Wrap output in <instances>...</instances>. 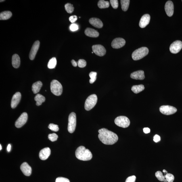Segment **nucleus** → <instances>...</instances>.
Returning <instances> with one entry per match:
<instances>
[{"label": "nucleus", "mask_w": 182, "mask_h": 182, "mask_svg": "<svg viewBox=\"0 0 182 182\" xmlns=\"http://www.w3.org/2000/svg\"><path fill=\"white\" fill-rule=\"evenodd\" d=\"M0 147H1V148H0V150H1L2 149V147L1 145H0Z\"/></svg>", "instance_id": "48"}, {"label": "nucleus", "mask_w": 182, "mask_h": 182, "mask_svg": "<svg viewBox=\"0 0 182 182\" xmlns=\"http://www.w3.org/2000/svg\"><path fill=\"white\" fill-rule=\"evenodd\" d=\"M11 149V145L10 144H9L7 147V151L9 152L10 151Z\"/></svg>", "instance_id": "45"}, {"label": "nucleus", "mask_w": 182, "mask_h": 182, "mask_svg": "<svg viewBox=\"0 0 182 182\" xmlns=\"http://www.w3.org/2000/svg\"><path fill=\"white\" fill-rule=\"evenodd\" d=\"M50 89L51 92L56 96H60L62 93V84L57 80H53L51 82Z\"/></svg>", "instance_id": "4"}, {"label": "nucleus", "mask_w": 182, "mask_h": 182, "mask_svg": "<svg viewBox=\"0 0 182 182\" xmlns=\"http://www.w3.org/2000/svg\"><path fill=\"white\" fill-rule=\"evenodd\" d=\"M34 100L36 101V105L39 106L42 104V103L44 102L45 98L44 96L40 94H38L34 97Z\"/></svg>", "instance_id": "24"}, {"label": "nucleus", "mask_w": 182, "mask_h": 182, "mask_svg": "<svg viewBox=\"0 0 182 182\" xmlns=\"http://www.w3.org/2000/svg\"><path fill=\"white\" fill-rule=\"evenodd\" d=\"M89 22L91 25L95 27L98 28H102L103 26V23L100 19L96 18H92L90 19Z\"/></svg>", "instance_id": "20"}, {"label": "nucleus", "mask_w": 182, "mask_h": 182, "mask_svg": "<svg viewBox=\"0 0 182 182\" xmlns=\"http://www.w3.org/2000/svg\"><path fill=\"white\" fill-rule=\"evenodd\" d=\"M126 44V41L123 38H116L113 40L111 46L114 49H119L123 47Z\"/></svg>", "instance_id": "12"}, {"label": "nucleus", "mask_w": 182, "mask_h": 182, "mask_svg": "<svg viewBox=\"0 0 182 182\" xmlns=\"http://www.w3.org/2000/svg\"><path fill=\"white\" fill-rule=\"evenodd\" d=\"M77 16H76V15H73V16H71L69 17V20L72 23H74L77 20Z\"/></svg>", "instance_id": "41"}, {"label": "nucleus", "mask_w": 182, "mask_h": 182, "mask_svg": "<svg viewBox=\"0 0 182 182\" xmlns=\"http://www.w3.org/2000/svg\"><path fill=\"white\" fill-rule=\"evenodd\" d=\"M131 78L136 80H143L145 78L144 72L139 70L132 73L131 74Z\"/></svg>", "instance_id": "19"}, {"label": "nucleus", "mask_w": 182, "mask_h": 182, "mask_svg": "<svg viewBox=\"0 0 182 182\" xmlns=\"http://www.w3.org/2000/svg\"><path fill=\"white\" fill-rule=\"evenodd\" d=\"M55 182H70L69 180L66 178L63 177H57Z\"/></svg>", "instance_id": "38"}, {"label": "nucleus", "mask_w": 182, "mask_h": 182, "mask_svg": "<svg viewBox=\"0 0 182 182\" xmlns=\"http://www.w3.org/2000/svg\"><path fill=\"white\" fill-rule=\"evenodd\" d=\"M57 60L56 58L53 57L49 60L48 64V67L50 69H54L56 67Z\"/></svg>", "instance_id": "29"}, {"label": "nucleus", "mask_w": 182, "mask_h": 182, "mask_svg": "<svg viewBox=\"0 0 182 182\" xmlns=\"http://www.w3.org/2000/svg\"><path fill=\"white\" fill-rule=\"evenodd\" d=\"M75 155L78 159L83 161H89L93 158L91 151L83 146L78 147L76 151Z\"/></svg>", "instance_id": "2"}, {"label": "nucleus", "mask_w": 182, "mask_h": 182, "mask_svg": "<svg viewBox=\"0 0 182 182\" xmlns=\"http://www.w3.org/2000/svg\"><path fill=\"white\" fill-rule=\"evenodd\" d=\"M1 1V2H2L3 1Z\"/></svg>", "instance_id": "49"}, {"label": "nucleus", "mask_w": 182, "mask_h": 182, "mask_svg": "<svg viewBox=\"0 0 182 182\" xmlns=\"http://www.w3.org/2000/svg\"><path fill=\"white\" fill-rule=\"evenodd\" d=\"M68 131L73 133L75 131L76 126V116L74 112H72L69 116Z\"/></svg>", "instance_id": "7"}, {"label": "nucleus", "mask_w": 182, "mask_h": 182, "mask_svg": "<svg viewBox=\"0 0 182 182\" xmlns=\"http://www.w3.org/2000/svg\"><path fill=\"white\" fill-rule=\"evenodd\" d=\"M65 9L66 11L69 13L71 14L74 11V8L73 5L70 3L66 4L65 5Z\"/></svg>", "instance_id": "30"}, {"label": "nucleus", "mask_w": 182, "mask_h": 182, "mask_svg": "<svg viewBox=\"0 0 182 182\" xmlns=\"http://www.w3.org/2000/svg\"><path fill=\"white\" fill-rule=\"evenodd\" d=\"M28 119V115L26 112L23 113L16 120L15 126L17 128H20L25 124Z\"/></svg>", "instance_id": "10"}, {"label": "nucleus", "mask_w": 182, "mask_h": 182, "mask_svg": "<svg viewBox=\"0 0 182 182\" xmlns=\"http://www.w3.org/2000/svg\"><path fill=\"white\" fill-rule=\"evenodd\" d=\"M98 132V137L99 140L105 144H114L118 140V136L116 134L105 128L99 130Z\"/></svg>", "instance_id": "1"}, {"label": "nucleus", "mask_w": 182, "mask_h": 182, "mask_svg": "<svg viewBox=\"0 0 182 182\" xmlns=\"http://www.w3.org/2000/svg\"><path fill=\"white\" fill-rule=\"evenodd\" d=\"M12 16V13L9 11H4L0 14V20H6L8 19Z\"/></svg>", "instance_id": "25"}, {"label": "nucleus", "mask_w": 182, "mask_h": 182, "mask_svg": "<svg viewBox=\"0 0 182 182\" xmlns=\"http://www.w3.org/2000/svg\"><path fill=\"white\" fill-rule=\"evenodd\" d=\"M21 94L20 92H17L13 95L11 102V107L12 109L16 108L19 103L21 100Z\"/></svg>", "instance_id": "14"}, {"label": "nucleus", "mask_w": 182, "mask_h": 182, "mask_svg": "<svg viewBox=\"0 0 182 182\" xmlns=\"http://www.w3.org/2000/svg\"><path fill=\"white\" fill-rule=\"evenodd\" d=\"M70 29L72 31H76L78 29V26L76 24H73L70 26Z\"/></svg>", "instance_id": "40"}, {"label": "nucleus", "mask_w": 182, "mask_h": 182, "mask_svg": "<svg viewBox=\"0 0 182 182\" xmlns=\"http://www.w3.org/2000/svg\"><path fill=\"white\" fill-rule=\"evenodd\" d=\"M97 101V97L95 94L90 95L86 99L85 103V109L89 111L92 109L96 104Z\"/></svg>", "instance_id": "5"}, {"label": "nucleus", "mask_w": 182, "mask_h": 182, "mask_svg": "<svg viewBox=\"0 0 182 182\" xmlns=\"http://www.w3.org/2000/svg\"><path fill=\"white\" fill-rule=\"evenodd\" d=\"M40 42L39 41H36L33 44L30 50L29 57L30 60H33L35 58L40 47Z\"/></svg>", "instance_id": "13"}, {"label": "nucleus", "mask_w": 182, "mask_h": 182, "mask_svg": "<svg viewBox=\"0 0 182 182\" xmlns=\"http://www.w3.org/2000/svg\"><path fill=\"white\" fill-rule=\"evenodd\" d=\"M136 179V176L134 175L132 176L128 177L126 180L125 182H135Z\"/></svg>", "instance_id": "39"}, {"label": "nucleus", "mask_w": 182, "mask_h": 182, "mask_svg": "<svg viewBox=\"0 0 182 182\" xmlns=\"http://www.w3.org/2000/svg\"><path fill=\"white\" fill-rule=\"evenodd\" d=\"M167 15L168 16L171 17L173 14L174 6L173 3L171 1L167 2L165 7Z\"/></svg>", "instance_id": "16"}, {"label": "nucleus", "mask_w": 182, "mask_h": 182, "mask_svg": "<svg viewBox=\"0 0 182 182\" xmlns=\"http://www.w3.org/2000/svg\"><path fill=\"white\" fill-rule=\"evenodd\" d=\"M150 19V15L146 14L143 15L140 21L139 26L141 28L146 27L149 24Z\"/></svg>", "instance_id": "18"}, {"label": "nucleus", "mask_w": 182, "mask_h": 182, "mask_svg": "<svg viewBox=\"0 0 182 182\" xmlns=\"http://www.w3.org/2000/svg\"><path fill=\"white\" fill-rule=\"evenodd\" d=\"M93 53L99 56H104L106 53V49L103 46L101 45H95L92 46Z\"/></svg>", "instance_id": "9"}, {"label": "nucleus", "mask_w": 182, "mask_h": 182, "mask_svg": "<svg viewBox=\"0 0 182 182\" xmlns=\"http://www.w3.org/2000/svg\"><path fill=\"white\" fill-rule=\"evenodd\" d=\"M20 169L25 175L28 177L31 175L32 168L27 163H23L20 166Z\"/></svg>", "instance_id": "15"}, {"label": "nucleus", "mask_w": 182, "mask_h": 182, "mask_svg": "<svg viewBox=\"0 0 182 182\" xmlns=\"http://www.w3.org/2000/svg\"><path fill=\"white\" fill-rule=\"evenodd\" d=\"M149 50L146 47H142L136 50L132 53V58L134 60H138L143 58L148 54Z\"/></svg>", "instance_id": "3"}, {"label": "nucleus", "mask_w": 182, "mask_h": 182, "mask_svg": "<svg viewBox=\"0 0 182 182\" xmlns=\"http://www.w3.org/2000/svg\"><path fill=\"white\" fill-rule=\"evenodd\" d=\"M164 182H167V179H165L164 180V181H163Z\"/></svg>", "instance_id": "47"}, {"label": "nucleus", "mask_w": 182, "mask_h": 182, "mask_svg": "<svg viewBox=\"0 0 182 182\" xmlns=\"http://www.w3.org/2000/svg\"><path fill=\"white\" fill-rule=\"evenodd\" d=\"M78 66L80 68L85 67L87 65V62L83 59H80L77 62Z\"/></svg>", "instance_id": "35"}, {"label": "nucleus", "mask_w": 182, "mask_h": 182, "mask_svg": "<svg viewBox=\"0 0 182 182\" xmlns=\"http://www.w3.org/2000/svg\"><path fill=\"white\" fill-rule=\"evenodd\" d=\"M160 111L163 114L170 115L174 114L177 112V108L169 105H163L160 108Z\"/></svg>", "instance_id": "8"}, {"label": "nucleus", "mask_w": 182, "mask_h": 182, "mask_svg": "<svg viewBox=\"0 0 182 182\" xmlns=\"http://www.w3.org/2000/svg\"><path fill=\"white\" fill-rule=\"evenodd\" d=\"M143 132L145 134H148L150 133V129L148 128H144L143 129Z\"/></svg>", "instance_id": "43"}, {"label": "nucleus", "mask_w": 182, "mask_h": 182, "mask_svg": "<svg viewBox=\"0 0 182 182\" xmlns=\"http://www.w3.org/2000/svg\"><path fill=\"white\" fill-rule=\"evenodd\" d=\"M49 129L51 130V131L54 132H56L58 131L59 130L58 126L56 124H49L48 126Z\"/></svg>", "instance_id": "33"}, {"label": "nucleus", "mask_w": 182, "mask_h": 182, "mask_svg": "<svg viewBox=\"0 0 182 182\" xmlns=\"http://www.w3.org/2000/svg\"><path fill=\"white\" fill-rule=\"evenodd\" d=\"M145 89L144 86L142 84L134 85L132 87V91L135 93L137 94L142 91Z\"/></svg>", "instance_id": "26"}, {"label": "nucleus", "mask_w": 182, "mask_h": 182, "mask_svg": "<svg viewBox=\"0 0 182 182\" xmlns=\"http://www.w3.org/2000/svg\"><path fill=\"white\" fill-rule=\"evenodd\" d=\"M72 64L73 66L74 67H76L77 66V63L75 60H72L71 61Z\"/></svg>", "instance_id": "44"}, {"label": "nucleus", "mask_w": 182, "mask_h": 182, "mask_svg": "<svg viewBox=\"0 0 182 182\" xmlns=\"http://www.w3.org/2000/svg\"><path fill=\"white\" fill-rule=\"evenodd\" d=\"M164 177L168 182H173L174 181V176L171 174L167 173L165 175H164Z\"/></svg>", "instance_id": "34"}, {"label": "nucleus", "mask_w": 182, "mask_h": 182, "mask_svg": "<svg viewBox=\"0 0 182 182\" xmlns=\"http://www.w3.org/2000/svg\"><path fill=\"white\" fill-rule=\"evenodd\" d=\"M114 122L117 126L124 128L128 127L130 124L129 119L123 116L118 117L115 120Z\"/></svg>", "instance_id": "6"}, {"label": "nucleus", "mask_w": 182, "mask_h": 182, "mask_svg": "<svg viewBox=\"0 0 182 182\" xmlns=\"http://www.w3.org/2000/svg\"><path fill=\"white\" fill-rule=\"evenodd\" d=\"M97 73L94 72H91L90 73L89 76L91 79L89 80L90 83L93 84L97 79Z\"/></svg>", "instance_id": "31"}, {"label": "nucleus", "mask_w": 182, "mask_h": 182, "mask_svg": "<svg viewBox=\"0 0 182 182\" xmlns=\"http://www.w3.org/2000/svg\"><path fill=\"white\" fill-rule=\"evenodd\" d=\"M163 172L165 174L167 173V171H166L165 170V169L163 170Z\"/></svg>", "instance_id": "46"}, {"label": "nucleus", "mask_w": 182, "mask_h": 182, "mask_svg": "<svg viewBox=\"0 0 182 182\" xmlns=\"http://www.w3.org/2000/svg\"><path fill=\"white\" fill-rule=\"evenodd\" d=\"M161 140V138L158 135H155L154 137V141L155 142H158Z\"/></svg>", "instance_id": "42"}, {"label": "nucleus", "mask_w": 182, "mask_h": 182, "mask_svg": "<svg viewBox=\"0 0 182 182\" xmlns=\"http://www.w3.org/2000/svg\"><path fill=\"white\" fill-rule=\"evenodd\" d=\"M51 154V150L49 147H46L40 151L39 158L42 160H45L48 158Z\"/></svg>", "instance_id": "17"}, {"label": "nucleus", "mask_w": 182, "mask_h": 182, "mask_svg": "<svg viewBox=\"0 0 182 182\" xmlns=\"http://www.w3.org/2000/svg\"><path fill=\"white\" fill-rule=\"evenodd\" d=\"M110 3L113 8L117 9L118 7V0H110Z\"/></svg>", "instance_id": "37"}, {"label": "nucleus", "mask_w": 182, "mask_h": 182, "mask_svg": "<svg viewBox=\"0 0 182 182\" xmlns=\"http://www.w3.org/2000/svg\"><path fill=\"white\" fill-rule=\"evenodd\" d=\"M122 10L124 11L128 10L130 5L129 0H121L120 1Z\"/></svg>", "instance_id": "27"}, {"label": "nucleus", "mask_w": 182, "mask_h": 182, "mask_svg": "<svg viewBox=\"0 0 182 182\" xmlns=\"http://www.w3.org/2000/svg\"><path fill=\"white\" fill-rule=\"evenodd\" d=\"M48 139L52 142H54L57 140L58 136L55 133L50 134L49 135Z\"/></svg>", "instance_id": "36"}, {"label": "nucleus", "mask_w": 182, "mask_h": 182, "mask_svg": "<svg viewBox=\"0 0 182 182\" xmlns=\"http://www.w3.org/2000/svg\"><path fill=\"white\" fill-rule=\"evenodd\" d=\"M85 34L86 36L90 37L97 38L99 36V32L93 29L87 28L85 30Z\"/></svg>", "instance_id": "21"}, {"label": "nucleus", "mask_w": 182, "mask_h": 182, "mask_svg": "<svg viewBox=\"0 0 182 182\" xmlns=\"http://www.w3.org/2000/svg\"><path fill=\"white\" fill-rule=\"evenodd\" d=\"M20 64V59L19 56L17 54L13 55L12 57V64L13 67L18 68Z\"/></svg>", "instance_id": "22"}, {"label": "nucleus", "mask_w": 182, "mask_h": 182, "mask_svg": "<svg viewBox=\"0 0 182 182\" xmlns=\"http://www.w3.org/2000/svg\"><path fill=\"white\" fill-rule=\"evenodd\" d=\"M42 82L40 81H38L34 83L32 85V89L34 94H36L39 93L40 89L42 87Z\"/></svg>", "instance_id": "23"}, {"label": "nucleus", "mask_w": 182, "mask_h": 182, "mask_svg": "<svg viewBox=\"0 0 182 182\" xmlns=\"http://www.w3.org/2000/svg\"><path fill=\"white\" fill-rule=\"evenodd\" d=\"M155 175L157 177V179L161 181H163L165 178L164 176L163 175L162 172L160 171H157L156 174H155Z\"/></svg>", "instance_id": "32"}, {"label": "nucleus", "mask_w": 182, "mask_h": 182, "mask_svg": "<svg viewBox=\"0 0 182 182\" xmlns=\"http://www.w3.org/2000/svg\"><path fill=\"white\" fill-rule=\"evenodd\" d=\"M97 5L100 9H105L108 8L109 7V3L108 1L100 0L98 1Z\"/></svg>", "instance_id": "28"}, {"label": "nucleus", "mask_w": 182, "mask_h": 182, "mask_svg": "<svg viewBox=\"0 0 182 182\" xmlns=\"http://www.w3.org/2000/svg\"><path fill=\"white\" fill-rule=\"evenodd\" d=\"M182 48V42L177 40L173 42L170 47V50L173 54L179 53Z\"/></svg>", "instance_id": "11"}, {"label": "nucleus", "mask_w": 182, "mask_h": 182, "mask_svg": "<svg viewBox=\"0 0 182 182\" xmlns=\"http://www.w3.org/2000/svg\"></svg>", "instance_id": "50"}]
</instances>
